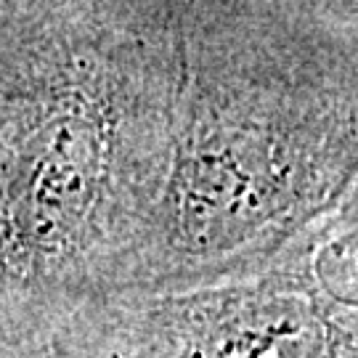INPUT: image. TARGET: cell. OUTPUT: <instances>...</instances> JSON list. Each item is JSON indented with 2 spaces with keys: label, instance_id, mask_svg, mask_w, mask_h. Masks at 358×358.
<instances>
[{
  "label": "cell",
  "instance_id": "3957f363",
  "mask_svg": "<svg viewBox=\"0 0 358 358\" xmlns=\"http://www.w3.org/2000/svg\"><path fill=\"white\" fill-rule=\"evenodd\" d=\"M358 192L257 268L77 306L48 358H358Z\"/></svg>",
  "mask_w": 358,
  "mask_h": 358
},
{
  "label": "cell",
  "instance_id": "6da1fadb",
  "mask_svg": "<svg viewBox=\"0 0 358 358\" xmlns=\"http://www.w3.org/2000/svg\"><path fill=\"white\" fill-rule=\"evenodd\" d=\"M356 192V0H176L165 173L125 289L252 271Z\"/></svg>",
  "mask_w": 358,
  "mask_h": 358
},
{
  "label": "cell",
  "instance_id": "277c9868",
  "mask_svg": "<svg viewBox=\"0 0 358 358\" xmlns=\"http://www.w3.org/2000/svg\"><path fill=\"white\" fill-rule=\"evenodd\" d=\"M0 358H48V343L0 319Z\"/></svg>",
  "mask_w": 358,
  "mask_h": 358
},
{
  "label": "cell",
  "instance_id": "7a4b0ae2",
  "mask_svg": "<svg viewBox=\"0 0 358 358\" xmlns=\"http://www.w3.org/2000/svg\"><path fill=\"white\" fill-rule=\"evenodd\" d=\"M176 0H0V319L125 289L162 186Z\"/></svg>",
  "mask_w": 358,
  "mask_h": 358
}]
</instances>
